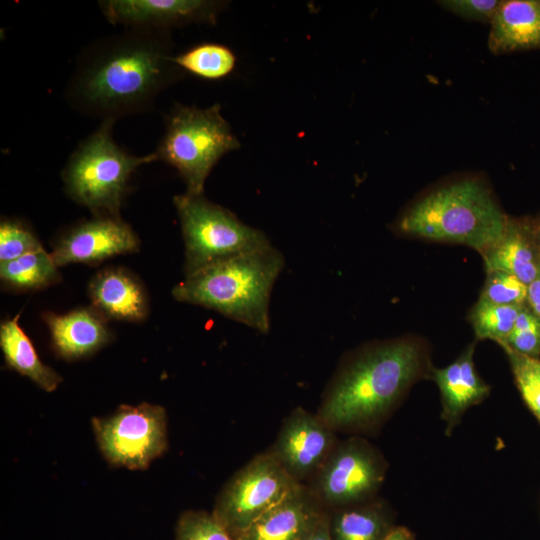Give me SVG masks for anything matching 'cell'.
I'll use <instances>...</instances> for the list:
<instances>
[{
  "label": "cell",
  "mask_w": 540,
  "mask_h": 540,
  "mask_svg": "<svg viewBox=\"0 0 540 540\" xmlns=\"http://www.w3.org/2000/svg\"><path fill=\"white\" fill-rule=\"evenodd\" d=\"M163 29H131L99 40L82 55L68 82L67 101L82 113L116 120L148 110L182 74Z\"/></svg>",
  "instance_id": "6da1fadb"
},
{
  "label": "cell",
  "mask_w": 540,
  "mask_h": 540,
  "mask_svg": "<svg viewBox=\"0 0 540 540\" xmlns=\"http://www.w3.org/2000/svg\"><path fill=\"white\" fill-rule=\"evenodd\" d=\"M429 371L428 349L415 336L367 344L342 361L316 414L335 432L371 429Z\"/></svg>",
  "instance_id": "7a4b0ae2"
},
{
  "label": "cell",
  "mask_w": 540,
  "mask_h": 540,
  "mask_svg": "<svg viewBox=\"0 0 540 540\" xmlns=\"http://www.w3.org/2000/svg\"><path fill=\"white\" fill-rule=\"evenodd\" d=\"M508 217L483 181L465 178L416 200L393 229L408 237L468 246L482 256L500 240Z\"/></svg>",
  "instance_id": "3957f363"
},
{
  "label": "cell",
  "mask_w": 540,
  "mask_h": 540,
  "mask_svg": "<svg viewBox=\"0 0 540 540\" xmlns=\"http://www.w3.org/2000/svg\"><path fill=\"white\" fill-rule=\"evenodd\" d=\"M284 265L283 255L271 245L185 276L172 295L177 301L214 310L267 333L270 296Z\"/></svg>",
  "instance_id": "277c9868"
},
{
  "label": "cell",
  "mask_w": 540,
  "mask_h": 540,
  "mask_svg": "<svg viewBox=\"0 0 540 540\" xmlns=\"http://www.w3.org/2000/svg\"><path fill=\"white\" fill-rule=\"evenodd\" d=\"M115 120H104L70 156L63 171L67 194L95 216H118L133 171L158 160L155 153L131 155L113 140Z\"/></svg>",
  "instance_id": "5b68a950"
},
{
  "label": "cell",
  "mask_w": 540,
  "mask_h": 540,
  "mask_svg": "<svg viewBox=\"0 0 540 540\" xmlns=\"http://www.w3.org/2000/svg\"><path fill=\"white\" fill-rule=\"evenodd\" d=\"M220 110L219 104L204 109L175 106L154 152L158 160L179 172L189 195H203L205 181L213 167L223 155L240 147Z\"/></svg>",
  "instance_id": "8992f818"
},
{
  "label": "cell",
  "mask_w": 540,
  "mask_h": 540,
  "mask_svg": "<svg viewBox=\"0 0 540 540\" xmlns=\"http://www.w3.org/2000/svg\"><path fill=\"white\" fill-rule=\"evenodd\" d=\"M184 245L185 275L215 263L271 246L259 229L243 223L230 210L187 193L173 198Z\"/></svg>",
  "instance_id": "52a82bcc"
},
{
  "label": "cell",
  "mask_w": 540,
  "mask_h": 540,
  "mask_svg": "<svg viewBox=\"0 0 540 540\" xmlns=\"http://www.w3.org/2000/svg\"><path fill=\"white\" fill-rule=\"evenodd\" d=\"M99 450L115 467L145 470L168 448L166 410L156 404L121 405L107 417H93Z\"/></svg>",
  "instance_id": "ba28073f"
},
{
  "label": "cell",
  "mask_w": 540,
  "mask_h": 540,
  "mask_svg": "<svg viewBox=\"0 0 540 540\" xmlns=\"http://www.w3.org/2000/svg\"><path fill=\"white\" fill-rule=\"evenodd\" d=\"M297 484L268 451L262 452L230 477L212 513L237 538Z\"/></svg>",
  "instance_id": "9c48e42d"
},
{
  "label": "cell",
  "mask_w": 540,
  "mask_h": 540,
  "mask_svg": "<svg viewBox=\"0 0 540 540\" xmlns=\"http://www.w3.org/2000/svg\"><path fill=\"white\" fill-rule=\"evenodd\" d=\"M386 473L380 452L361 438L336 444L322 467L307 483L327 511L373 499Z\"/></svg>",
  "instance_id": "30bf717a"
},
{
  "label": "cell",
  "mask_w": 540,
  "mask_h": 540,
  "mask_svg": "<svg viewBox=\"0 0 540 540\" xmlns=\"http://www.w3.org/2000/svg\"><path fill=\"white\" fill-rule=\"evenodd\" d=\"M337 443L335 431L317 414L296 407L283 420L267 451L296 482L307 484Z\"/></svg>",
  "instance_id": "8fae6325"
},
{
  "label": "cell",
  "mask_w": 540,
  "mask_h": 540,
  "mask_svg": "<svg viewBox=\"0 0 540 540\" xmlns=\"http://www.w3.org/2000/svg\"><path fill=\"white\" fill-rule=\"evenodd\" d=\"M138 249L137 235L119 216H96L66 232L50 254L60 267L71 263L94 264Z\"/></svg>",
  "instance_id": "7c38bea8"
},
{
  "label": "cell",
  "mask_w": 540,
  "mask_h": 540,
  "mask_svg": "<svg viewBox=\"0 0 540 540\" xmlns=\"http://www.w3.org/2000/svg\"><path fill=\"white\" fill-rule=\"evenodd\" d=\"M227 2L208 0H108L99 3L106 19L128 27L164 29L188 23H216Z\"/></svg>",
  "instance_id": "4fadbf2b"
},
{
  "label": "cell",
  "mask_w": 540,
  "mask_h": 540,
  "mask_svg": "<svg viewBox=\"0 0 540 540\" xmlns=\"http://www.w3.org/2000/svg\"><path fill=\"white\" fill-rule=\"evenodd\" d=\"M327 510L307 484L298 483L236 540H306Z\"/></svg>",
  "instance_id": "5bb4252c"
},
{
  "label": "cell",
  "mask_w": 540,
  "mask_h": 540,
  "mask_svg": "<svg viewBox=\"0 0 540 540\" xmlns=\"http://www.w3.org/2000/svg\"><path fill=\"white\" fill-rule=\"evenodd\" d=\"M475 343L469 344L452 363L432 368L431 375L438 386L446 433L460 422L464 413L482 402L490 392L489 385L479 376L474 364Z\"/></svg>",
  "instance_id": "9a60e30c"
},
{
  "label": "cell",
  "mask_w": 540,
  "mask_h": 540,
  "mask_svg": "<svg viewBox=\"0 0 540 540\" xmlns=\"http://www.w3.org/2000/svg\"><path fill=\"white\" fill-rule=\"evenodd\" d=\"M102 314L92 308H78L66 314L45 313L52 347L65 360H78L92 355L110 341Z\"/></svg>",
  "instance_id": "2e32d148"
},
{
  "label": "cell",
  "mask_w": 540,
  "mask_h": 540,
  "mask_svg": "<svg viewBox=\"0 0 540 540\" xmlns=\"http://www.w3.org/2000/svg\"><path fill=\"white\" fill-rule=\"evenodd\" d=\"M482 258L486 271H504L528 285L540 271V246L533 220L508 217L502 237Z\"/></svg>",
  "instance_id": "e0dca14e"
},
{
  "label": "cell",
  "mask_w": 540,
  "mask_h": 540,
  "mask_svg": "<svg viewBox=\"0 0 540 540\" xmlns=\"http://www.w3.org/2000/svg\"><path fill=\"white\" fill-rule=\"evenodd\" d=\"M94 308L108 318L138 322L146 318L148 300L142 285L128 271L107 268L89 284Z\"/></svg>",
  "instance_id": "ac0fdd59"
},
{
  "label": "cell",
  "mask_w": 540,
  "mask_h": 540,
  "mask_svg": "<svg viewBox=\"0 0 540 540\" xmlns=\"http://www.w3.org/2000/svg\"><path fill=\"white\" fill-rule=\"evenodd\" d=\"M490 24L493 53L540 49V0L501 1Z\"/></svg>",
  "instance_id": "d6986e66"
},
{
  "label": "cell",
  "mask_w": 540,
  "mask_h": 540,
  "mask_svg": "<svg viewBox=\"0 0 540 540\" xmlns=\"http://www.w3.org/2000/svg\"><path fill=\"white\" fill-rule=\"evenodd\" d=\"M19 317L17 314L0 326V347L5 363L42 390L52 392L62 382V377L40 360L31 340L19 325Z\"/></svg>",
  "instance_id": "ffe728a7"
},
{
  "label": "cell",
  "mask_w": 540,
  "mask_h": 540,
  "mask_svg": "<svg viewBox=\"0 0 540 540\" xmlns=\"http://www.w3.org/2000/svg\"><path fill=\"white\" fill-rule=\"evenodd\" d=\"M392 522L386 504L373 499L329 511L331 540H386Z\"/></svg>",
  "instance_id": "44dd1931"
},
{
  "label": "cell",
  "mask_w": 540,
  "mask_h": 540,
  "mask_svg": "<svg viewBox=\"0 0 540 540\" xmlns=\"http://www.w3.org/2000/svg\"><path fill=\"white\" fill-rule=\"evenodd\" d=\"M0 278L11 289L33 291L59 282L61 275L51 254L41 248L0 263Z\"/></svg>",
  "instance_id": "7402d4cb"
},
{
  "label": "cell",
  "mask_w": 540,
  "mask_h": 540,
  "mask_svg": "<svg viewBox=\"0 0 540 540\" xmlns=\"http://www.w3.org/2000/svg\"><path fill=\"white\" fill-rule=\"evenodd\" d=\"M236 56L225 45L201 43L174 57L175 64L197 77L218 80L235 68Z\"/></svg>",
  "instance_id": "603a6c76"
},
{
  "label": "cell",
  "mask_w": 540,
  "mask_h": 540,
  "mask_svg": "<svg viewBox=\"0 0 540 540\" xmlns=\"http://www.w3.org/2000/svg\"><path fill=\"white\" fill-rule=\"evenodd\" d=\"M523 306L499 305L478 299L468 316L476 338L490 339L503 345Z\"/></svg>",
  "instance_id": "cb8c5ba5"
},
{
  "label": "cell",
  "mask_w": 540,
  "mask_h": 540,
  "mask_svg": "<svg viewBox=\"0 0 540 540\" xmlns=\"http://www.w3.org/2000/svg\"><path fill=\"white\" fill-rule=\"evenodd\" d=\"M517 388L529 410L540 424V358L504 350Z\"/></svg>",
  "instance_id": "d4e9b609"
},
{
  "label": "cell",
  "mask_w": 540,
  "mask_h": 540,
  "mask_svg": "<svg viewBox=\"0 0 540 540\" xmlns=\"http://www.w3.org/2000/svg\"><path fill=\"white\" fill-rule=\"evenodd\" d=\"M175 540H236L211 512L187 510L175 528Z\"/></svg>",
  "instance_id": "484cf974"
},
{
  "label": "cell",
  "mask_w": 540,
  "mask_h": 540,
  "mask_svg": "<svg viewBox=\"0 0 540 540\" xmlns=\"http://www.w3.org/2000/svg\"><path fill=\"white\" fill-rule=\"evenodd\" d=\"M479 300L499 305H526L527 285L507 272L486 271Z\"/></svg>",
  "instance_id": "4316f807"
},
{
  "label": "cell",
  "mask_w": 540,
  "mask_h": 540,
  "mask_svg": "<svg viewBox=\"0 0 540 540\" xmlns=\"http://www.w3.org/2000/svg\"><path fill=\"white\" fill-rule=\"evenodd\" d=\"M501 347L521 355L540 358V319L524 305L514 328Z\"/></svg>",
  "instance_id": "83f0119b"
},
{
  "label": "cell",
  "mask_w": 540,
  "mask_h": 540,
  "mask_svg": "<svg viewBox=\"0 0 540 540\" xmlns=\"http://www.w3.org/2000/svg\"><path fill=\"white\" fill-rule=\"evenodd\" d=\"M43 248L37 237L20 222L2 220L0 224V263Z\"/></svg>",
  "instance_id": "f1b7e54d"
},
{
  "label": "cell",
  "mask_w": 540,
  "mask_h": 540,
  "mask_svg": "<svg viewBox=\"0 0 540 540\" xmlns=\"http://www.w3.org/2000/svg\"><path fill=\"white\" fill-rule=\"evenodd\" d=\"M501 1L498 0H445L440 6L468 20L491 22Z\"/></svg>",
  "instance_id": "f546056e"
},
{
  "label": "cell",
  "mask_w": 540,
  "mask_h": 540,
  "mask_svg": "<svg viewBox=\"0 0 540 540\" xmlns=\"http://www.w3.org/2000/svg\"><path fill=\"white\" fill-rule=\"evenodd\" d=\"M526 305L540 319V271L527 285Z\"/></svg>",
  "instance_id": "4dcf8cb0"
},
{
  "label": "cell",
  "mask_w": 540,
  "mask_h": 540,
  "mask_svg": "<svg viewBox=\"0 0 540 540\" xmlns=\"http://www.w3.org/2000/svg\"><path fill=\"white\" fill-rule=\"evenodd\" d=\"M306 540H331L329 530V511H326L315 529Z\"/></svg>",
  "instance_id": "1f68e13d"
},
{
  "label": "cell",
  "mask_w": 540,
  "mask_h": 540,
  "mask_svg": "<svg viewBox=\"0 0 540 540\" xmlns=\"http://www.w3.org/2000/svg\"><path fill=\"white\" fill-rule=\"evenodd\" d=\"M386 540H415V536L407 527L395 526Z\"/></svg>",
  "instance_id": "d6a6232c"
},
{
  "label": "cell",
  "mask_w": 540,
  "mask_h": 540,
  "mask_svg": "<svg viewBox=\"0 0 540 540\" xmlns=\"http://www.w3.org/2000/svg\"><path fill=\"white\" fill-rule=\"evenodd\" d=\"M533 228L537 242L540 246V217L536 220H533Z\"/></svg>",
  "instance_id": "836d02e7"
}]
</instances>
